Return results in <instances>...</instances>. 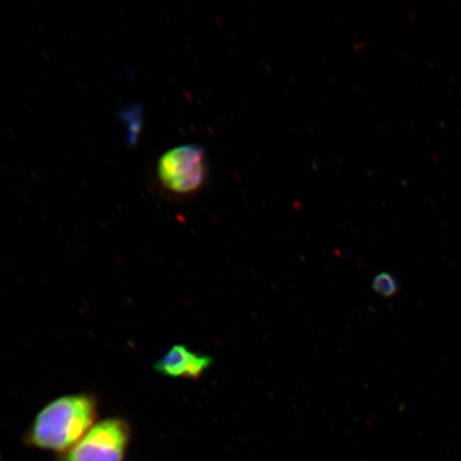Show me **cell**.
Masks as SVG:
<instances>
[{"mask_svg": "<svg viewBox=\"0 0 461 461\" xmlns=\"http://www.w3.org/2000/svg\"><path fill=\"white\" fill-rule=\"evenodd\" d=\"M372 287L375 292L384 298L393 297L399 292V284L394 276L388 273H382L375 276Z\"/></svg>", "mask_w": 461, "mask_h": 461, "instance_id": "5", "label": "cell"}, {"mask_svg": "<svg viewBox=\"0 0 461 461\" xmlns=\"http://www.w3.org/2000/svg\"><path fill=\"white\" fill-rule=\"evenodd\" d=\"M212 365L210 356L193 353L184 345H176L154 365L163 376L198 380Z\"/></svg>", "mask_w": 461, "mask_h": 461, "instance_id": "4", "label": "cell"}, {"mask_svg": "<svg viewBox=\"0 0 461 461\" xmlns=\"http://www.w3.org/2000/svg\"><path fill=\"white\" fill-rule=\"evenodd\" d=\"M131 439V429L122 418H108L94 425L70 451L58 461H123Z\"/></svg>", "mask_w": 461, "mask_h": 461, "instance_id": "3", "label": "cell"}, {"mask_svg": "<svg viewBox=\"0 0 461 461\" xmlns=\"http://www.w3.org/2000/svg\"><path fill=\"white\" fill-rule=\"evenodd\" d=\"M207 176L204 149L185 144L165 153L158 161V177L161 187L172 194L189 195L203 187Z\"/></svg>", "mask_w": 461, "mask_h": 461, "instance_id": "2", "label": "cell"}, {"mask_svg": "<svg viewBox=\"0 0 461 461\" xmlns=\"http://www.w3.org/2000/svg\"><path fill=\"white\" fill-rule=\"evenodd\" d=\"M99 402L94 394L58 397L41 409L26 432L27 446L65 454L96 423Z\"/></svg>", "mask_w": 461, "mask_h": 461, "instance_id": "1", "label": "cell"}]
</instances>
